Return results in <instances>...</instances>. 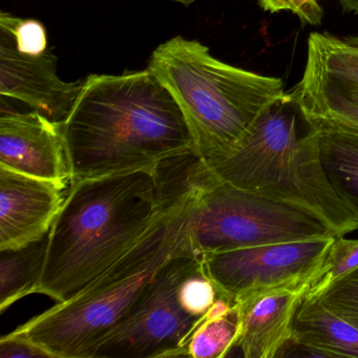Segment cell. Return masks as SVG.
<instances>
[{
    "instance_id": "1",
    "label": "cell",
    "mask_w": 358,
    "mask_h": 358,
    "mask_svg": "<svg viewBox=\"0 0 358 358\" xmlns=\"http://www.w3.org/2000/svg\"><path fill=\"white\" fill-rule=\"evenodd\" d=\"M64 134L73 180L156 169L194 152L181 108L148 68L87 76Z\"/></svg>"
},
{
    "instance_id": "2",
    "label": "cell",
    "mask_w": 358,
    "mask_h": 358,
    "mask_svg": "<svg viewBox=\"0 0 358 358\" xmlns=\"http://www.w3.org/2000/svg\"><path fill=\"white\" fill-rule=\"evenodd\" d=\"M64 206L48 234L34 293L62 303L76 294L157 223L180 184L158 167L71 181Z\"/></svg>"
},
{
    "instance_id": "3",
    "label": "cell",
    "mask_w": 358,
    "mask_h": 358,
    "mask_svg": "<svg viewBox=\"0 0 358 358\" xmlns=\"http://www.w3.org/2000/svg\"><path fill=\"white\" fill-rule=\"evenodd\" d=\"M198 183L179 188L157 223L122 257L76 294L9 333L51 358H90L102 336L131 309L159 270L190 245Z\"/></svg>"
},
{
    "instance_id": "4",
    "label": "cell",
    "mask_w": 358,
    "mask_h": 358,
    "mask_svg": "<svg viewBox=\"0 0 358 358\" xmlns=\"http://www.w3.org/2000/svg\"><path fill=\"white\" fill-rule=\"evenodd\" d=\"M203 162L220 181L310 211L338 236L358 230L357 213L324 173L317 129L289 93L266 108L225 154Z\"/></svg>"
},
{
    "instance_id": "5",
    "label": "cell",
    "mask_w": 358,
    "mask_h": 358,
    "mask_svg": "<svg viewBox=\"0 0 358 358\" xmlns=\"http://www.w3.org/2000/svg\"><path fill=\"white\" fill-rule=\"evenodd\" d=\"M148 69L181 108L203 161L225 154L286 94L282 79L230 66L200 41L182 36L159 45Z\"/></svg>"
},
{
    "instance_id": "6",
    "label": "cell",
    "mask_w": 358,
    "mask_h": 358,
    "mask_svg": "<svg viewBox=\"0 0 358 358\" xmlns=\"http://www.w3.org/2000/svg\"><path fill=\"white\" fill-rule=\"evenodd\" d=\"M188 234L199 255L341 236L310 211L220 181L203 161Z\"/></svg>"
},
{
    "instance_id": "7",
    "label": "cell",
    "mask_w": 358,
    "mask_h": 358,
    "mask_svg": "<svg viewBox=\"0 0 358 358\" xmlns=\"http://www.w3.org/2000/svg\"><path fill=\"white\" fill-rule=\"evenodd\" d=\"M202 255L192 244L159 270L127 314L100 338L90 358H164L184 356L203 318L180 303L184 280L202 268Z\"/></svg>"
},
{
    "instance_id": "8",
    "label": "cell",
    "mask_w": 358,
    "mask_h": 358,
    "mask_svg": "<svg viewBox=\"0 0 358 358\" xmlns=\"http://www.w3.org/2000/svg\"><path fill=\"white\" fill-rule=\"evenodd\" d=\"M289 94L312 127L358 135V35L312 32L303 78Z\"/></svg>"
},
{
    "instance_id": "9",
    "label": "cell",
    "mask_w": 358,
    "mask_h": 358,
    "mask_svg": "<svg viewBox=\"0 0 358 358\" xmlns=\"http://www.w3.org/2000/svg\"><path fill=\"white\" fill-rule=\"evenodd\" d=\"M336 236L202 255L203 269L232 301L270 289L308 284Z\"/></svg>"
},
{
    "instance_id": "10",
    "label": "cell",
    "mask_w": 358,
    "mask_h": 358,
    "mask_svg": "<svg viewBox=\"0 0 358 358\" xmlns=\"http://www.w3.org/2000/svg\"><path fill=\"white\" fill-rule=\"evenodd\" d=\"M57 57L48 49L43 55H24L9 29L0 26V94L24 102L50 120L64 122L83 83H64L57 76Z\"/></svg>"
},
{
    "instance_id": "11",
    "label": "cell",
    "mask_w": 358,
    "mask_h": 358,
    "mask_svg": "<svg viewBox=\"0 0 358 358\" xmlns=\"http://www.w3.org/2000/svg\"><path fill=\"white\" fill-rule=\"evenodd\" d=\"M0 167L24 175L72 181L64 122H55L35 110H5L0 117Z\"/></svg>"
},
{
    "instance_id": "12",
    "label": "cell",
    "mask_w": 358,
    "mask_h": 358,
    "mask_svg": "<svg viewBox=\"0 0 358 358\" xmlns=\"http://www.w3.org/2000/svg\"><path fill=\"white\" fill-rule=\"evenodd\" d=\"M66 186L0 167V250L45 238L64 206Z\"/></svg>"
},
{
    "instance_id": "13",
    "label": "cell",
    "mask_w": 358,
    "mask_h": 358,
    "mask_svg": "<svg viewBox=\"0 0 358 358\" xmlns=\"http://www.w3.org/2000/svg\"><path fill=\"white\" fill-rule=\"evenodd\" d=\"M308 284L270 289L236 299L240 316L236 341L245 358L282 357L292 341L293 322Z\"/></svg>"
},
{
    "instance_id": "14",
    "label": "cell",
    "mask_w": 358,
    "mask_h": 358,
    "mask_svg": "<svg viewBox=\"0 0 358 358\" xmlns=\"http://www.w3.org/2000/svg\"><path fill=\"white\" fill-rule=\"evenodd\" d=\"M288 348L303 352V357L358 358V329L317 299L303 296L295 314Z\"/></svg>"
},
{
    "instance_id": "15",
    "label": "cell",
    "mask_w": 358,
    "mask_h": 358,
    "mask_svg": "<svg viewBox=\"0 0 358 358\" xmlns=\"http://www.w3.org/2000/svg\"><path fill=\"white\" fill-rule=\"evenodd\" d=\"M315 129L327 178L337 196L358 215V135L324 127Z\"/></svg>"
},
{
    "instance_id": "16",
    "label": "cell",
    "mask_w": 358,
    "mask_h": 358,
    "mask_svg": "<svg viewBox=\"0 0 358 358\" xmlns=\"http://www.w3.org/2000/svg\"><path fill=\"white\" fill-rule=\"evenodd\" d=\"M48 236L28 246L0 250V313L33 294L45 264Z\"/></svg>"
},
{
    "instance_id": "17",
    "label": "cell",
    "mask_w": 358,
    "mask_h": 358,
    "mask_svg": "<svg viewBox=\"0 0 358 358\" xmlns=\"http://www.w3.org/2000/svg\"><path fill=\"white\" fill-rule=\"evenodd\" d=\"M240 334V316L236 303L227 313H207L192 333L184 356L194 358L226 357L236 348Z\"/></svg>"
},
{
    "instance_id": "18",
    "label": "cell",
    "mask_w": 358,
    "mask_h": 358,
    "mask_svg": "<svg viewBox=\"0 0 358 358\" xmlns=\"http://www.w3.org/2000/svg\"><path fill=\"white\" fill-rule=\"evenodd\" d=\"M336 236L311 280L308 282L306 299H315L330 285L358 266V240Z\"/></svg>"
},
{
    "instance_id": "19",
    "label": "cell",
    "mask_w": 358,
    "mask_h": 358,
    "mask_svg": "<svg viewBox=\"0 0 358 358\" xmlns=\"http://www.w3.org/2000/svg\"><path fill=\"white\" fill-rule=\"evenodd\" d=\"M315 299L358 329V266L335 280Z\"/></svg>"
},
{
    "instance_id": "20",
    "label": "cell",
    "mask_w": 358,
    "mask_h": 358,
    "mask_svg": "<svg viewBox=\"0 0 358 358\" xmlns=\"http://www.w3.org/2000/svg\"><path fill=\"white\" fill-rule=\"evenodd\" d=\"M219 296L213 280L201 268L188 276L180 287L179 299L182 307L192 315L203 318Z\"/></svg>"
},
{
    "instance_id": "21",
    "label": "cell",
    "mask_w": 358,
    "mask_h": 358,
    "mask_svg": "<svg viewBox=\"0 0 358 358\" xmlns=\"http://www.w3.org/2000/svg\"><path fill=\"white\" fill-rule=\"evenodd\" d=\"M0 26L9 29L15 38L16 48L24 55L41 56L48 50L47 31L38 20H22L1 11Z\"/></svg>"
},
{
    "instance_id": "22",
    "label": "cell",
    "mask_w": 358,
    "mask_h": 358,
    "mask_svg": "<svg viewBox=\"0 0 358 358\" xmlns=\"http://www.w3.org/2000/svg\"><path fill=\"white\" fill-rule=\"evenodd\" d=\"M262 9L270 13L288 11L296 15L303 24L318 26L324 17L322 8L311 0H259Z\"/></svg>"
},
{
    "instance_id": "23",
    "label": "cell",
    "mask_w": 358,
    "mask_h": 358,
    "mask_svg": "<svg viewBox=\"0 0 358 358\" xmlns=\"http://www.w3.org/2000/svg\"><path fill=\"white\" fill-rule=\"evenodd\" d=\"M50 357L47 352L26 339L7 334L0 338V358Z\"/></svg>"
},
{
    "instance_id": "24",
    "label": "cell",
    "mask_w": 358,
    "mask_h": 358,
    "mask_svg": "<svg viewBox=\"0 0 358 358\" xmlns=\"http://www.w3.org/2000/svg\"><path fill=\"white\" fill-rule=\"evenodd\" d=\"M343 11L358 14V0H338Z\"/></svg>"
},
{
    "instance_id": "25",
    "label": "cell",
    "mask_w": 358,
    "mask_h": 358,
    "mask_svg": "<svg viewBox=\"0 0 358 358\" xmlns=\"http://www.w3.org/2000/svg\"><path fill=\"white\" fill-rule=\"evenodd\" d=\"M171 1H176V3H182L184 6L192 5L196 0H171Z\"/></svg>"
},
{
    "instance_id": "26",
    "label": "cell",
    "mask_w": 358,
    "mask_h": 358,
    "mask_svg": "<svg viewBox=\"0 0 358 358\" xmlns=\"http://www.w3.org/2000/svg\"><path fill=\"white\" fill-rule=\"evenodd\" d=\"M311 1H314V3H316V1H317V0H311Z\"/></svg>"
}]
</instances>
